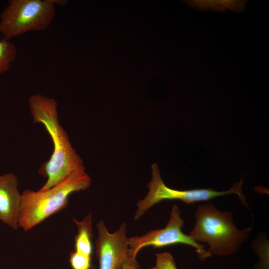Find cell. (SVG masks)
<instances>
[{"mask_svg": "<svg viewBox=\"0 0 269 269\" xmlns=\"http://www.w3.org/2000/svg\"><path fill=\"white\" fill-rule=\"evenodd\" d=\"M28 104L33 123L43 125L53 144L49 160L44 162L38 171L47 178L39 190L43 191L85 167L83 160L72 147L67 133L59 123L57 101L53 98L35 94L29 97Z\"/></svg>", "mask_w": 269, "mask_h": 269, "instance_id": "1", "label": "cell"}, {"mask_svg": "<svg viewBox=\"0 0 269 269\" xmlns=\"http://www.w3.org/2000/svg\"><path fill=\"white\" fill-rule=\"evenodd\" d=\"M91 183L90 176L83 168L46 190L26 189L21 194L19 227L25 231L31 229L66 208L72 193L86 190Z\"/></svg>", "mask_w": 269, "mask_h": 269, "instance_id": "2", "label": "cell"}, {"mask_svg": "<svg viewBox=\"0 0 269 269\" xmlns=\"http://www.w3.org/2000/svg\"><path fill=\"white\" fill-rule=\"evenodd\" d=\"M195 224L189 234L199 244H207L212 255H232L248 238L251 227L238 229L232 213L221 211L212 204L198 205L195 213Z\"/></svg>", "mask_w": 269, "mask_h": 269, "instance_id": "3", "label": "cell"}, {"mask_svg": "<svg viewBox=\"0 0 269 269\" xmlns=\"http://www.w3.org/2000/svg\"><path fill=\"white\" fill-rule=\"evenodd\" d=\"M63 0H11L0 15V33L10 40L31 31L46 30L56 15V5Z\"/></svg>", "mask_w": 269, "mask_h": 269, "instance_id": "4", "label": "cell"}, {"mask_svg": "<svg viewBox=\"0 0 269 269\" xmlns=\"http://www.w3.org/2000/svg\"><path fill=\"white\" fill-rule=\"evenodd\" d=\"M152 178L148 184L149 192L146 196L137 204L138 207L134 219H138L154 205L165 200H180L186 204L208 201L218 196L236 194L244 204L247 205L245 197L241 191L243 179L235 183L232 188L224 191H217L212 189H194L179 190L170 188L164 183L158 165L154 163L152 166Z\"/></svg>", "mask_w": 269, "mask_h": 269, "instance_id": "5", "label": "cell"}, {"mask_svg": "<svg viewBox=\"0 0 269 269\" xmlns=\"http://www.w3.org/2000/svg\"><path fill=\"white\" fill-rule=\"evenodd\" d=\"M184 221L181 217L178 206L173 205L169 220L163 229L151 230L142 236H134L128 238L129 254L133 257L140 249L148 246L161 248L177 244L190 245L196 249L199 258L201 260L210 257L211 254L204 248V245L194 241L189 235L184 234L182 228Z\"/></svg>", "mask_w": 269, "mask_h": 269, "instance_id": "6", "label": "cell"}, {"mask_svg": "<svg viewBox=\"0 0 269 269\" xmlns=\"http://www.w3.org/2000/svg\"><path fill=\"white\" fill-rule=\"evenodd\" d=\"M97 228L96 253L99 269H123L129 250L126 224L123 223L113 233L109 232L102 220L97 223Z\"/></svg>", "mask_w": 269, "mask_h": 269, "instance_id": "7", "label": "cell"}, {"mask_svg": "<svg viewBox=\"0 0 269 269\" xmlns=\"http://www.w3.org/2000/svg\"><path fill=\"white\" fill-rule=\"evenodd\" d=\"M18 187V180L14 173L0 175V222L14 230L19 228L21 202Z\"/></svg>", "mask_w": 269, "mask_h": 269, "instance_id": "8", "label": "cell"}, {"mask_svg": "<svg viewBox=\"0 0 269 269\" xmlns=\"http://www.w3.org/2000/svg\"><path fill=\"white\" fill-rule=\"evenodd\" d=\"M73 221L77 226V234L75 236L74 250L92 257L93 252L92 214H89L80 221L75 219H73Z\"/></svg>", "mask_w": 269, "mask_h": 269, "instance_id": "9", "label": "cell"}, {"mask_svg": "<svg viewBox=\"0 0 269 269\" xmlns=\"http://www.w3.org/2000/svg\"><path fill=\"white\" fill-rule=\"evenodd\" d=\"M16 54V48L10 40L0 39V75L10 69Z\"/></svg>", "mask_w": 269, "mask_h": 269, "instance_id": "10", "label": "cell"}, {"mask_svg": "<svg viewBox=\"0 0 269 269\" xmlns=\"http://www.w3.org/2000/svg\"><path fill=\"white\" fill-rule=\"evenodd\" d=\"M91 259L92 257L84 255L75 250L71 251L69 255V262L72 269H93Z\"/></svg>", "mask_w": 269, "mask_h": 269, "instance_id": "11", "label": "cell"}, {"mask_svg": "<svg viewBox=\"0 0 269 269\" xmlns=\"http://www.w3.org/2000/svg\"><path fill=\"white\" fill-rule=\"evenodd\" d=\"M154 267L147 269H177L172 256L168 252L156 253Z\"/></svg>", "mask_w": 269, "mask_h": 269, "instance_id": "12", "label": "cell"}, {"mask_svg": "<svg viewBox=\"0 0 269 269\" xmlns=\"http://www.w3.org/2000/svg\"><path fill=\"white\" fill-rule=\"evenodd\" d=\"M123 269H140L136 258H128Z\"/></svg>", "mask_w": 269, "mask_h": 269, "instance_id": "13", "label": "cell"}]
</instances>
